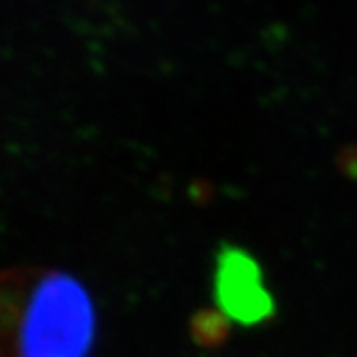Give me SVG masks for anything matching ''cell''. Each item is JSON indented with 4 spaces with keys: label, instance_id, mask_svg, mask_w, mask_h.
I'll use <instances>...</instances> for the list:
<instances>
[{
    "label": "cell",
    "instance_id": "obj_1",
    "mask_svg": "<svg viewBox=\"0 0 357 357\" xmlns=\"http://www.w3.org/2000/svg\"><path fill=\"white\" fill-rule=\"evenodd\" d=\"M96 307L74 276L40 266L0 272V357H89Z\"/></svg>",
    "mask_w": 357,
    "mask_h": 357
},
{
    "label": "cell",
    "instance_id": "obj_2",
    "mask_svg": "<svg viewBox=\"0 0 357 357\" xmlns=\"http://www.w3.org/2000/svg\"><path fill=\"white\" fill-rule=\"evenodd\" d=\"M218 298L225 312L243 321H256L268 314L270 298L262 288L255 262L241 252L222 256L218 264Z\"/></svg>",
    "mask_w": 357,
    "mask_h": 357
}]
</instances>
